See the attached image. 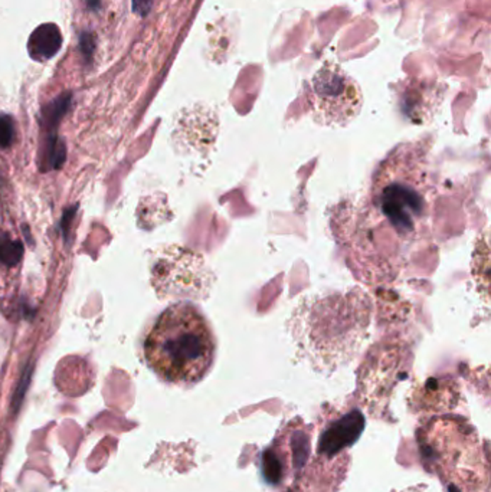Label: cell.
<instances>
[{
    "label": "cell",
    "mask_w": 491,
    "mask_h": 492,
    "mask_svg": "<svg viewBox=\"0 0 491 492\" xmlns=\"http://www.w3.org/2000/svg\"><path fill=\"white\" fill-rule=\"evenodd\" d=\"M87 5L92 9V11H98L101 5V0H85Z\"/></svg>",
    "instance_id": "30bf717a"
},
{
    "label": "cell",
    "mask_w": 491,
    "mask_h": 492,
    "mask_svg": "<svg viewBox=\"0 0 491 492\" xmlns=\"http://www.w3.org/2000/svg\"><path fill=\"white\" fill-rule=\"evenodd\" d=\"M15 137V127L12 117L4 114L0 116V147H9Z\"/></svg>",
    "instance_id": "52a82bcc"
},
{
    "label": "cell",
    "mask_w": 491,
    "mask_h": 492,
    "mask_svg": "<svg viewBox=\"0 0 491 492\" xmlns=\"http://www.w3.org/2000/svg\"><path fill=\"white\" fill-rule=\"evenodd\" d=\"M62 35L55 23H43L38 26L28 42L29 55L36 61L54 58L61 49Z\"/></svg>",
    "instance_id": "5b68a950"
},
{
    "label": "cell",
    "mask_w": 491,
    "mask_h": 492,
    "mask_svg": "<svg viewBox=\"0 0 491 492\" xmlns=\"http://www.w3.org/2000/svg\"><path fill=\"white\" fill-rule=\"evenodd\" d=\"M307 89L311 114L320 124L346 125L360 113L363 95L359 84L334 62L323 64Z\"/></svg>",
    "instance_id": "3957f363"
},
{
    "label": "cell",
    "mask_w": 491,
    "mask_h": 492,
    "mask_svg": "<svg viewBox=\"0 0 491 492\" xmlns=\"http://www.w3.org/2000/svg\"><path fill=\"white\" fill-rule=\"evenodd\" d=\"M79 46H81V51L84 54V57L89 61L92 54H94V49H95V38L91 32H84L81 36H79Z\"/></svg>",
    "instance_id": "ba28073f"
},
{
    "label": "cell",
    "mask_w": 491,
    "mask_h": 492,
    "mask_svg": "<svg viewBox=\"0 0 491 492\" xmlns=\"http://www.w3.org/2000/svg\"><path fill=\"white\" fill-rule=\"evenodd\" d=\"M23 248L19 242H13L6 236H0V261L6 265H13L21 261Z\"/></svg>",
    "instance_id": "8992f818"
},
{
    "label": "cell",
    "mask_w": 491,
    "mask_h": 492,
    "mask_svg": "<svg viewBox=\"0 0 491 492\" xmlns=\"http://www.w3.org/2000/svg\"><path fill=\"white\" fill-rule=\"evenodd\" d=\"M365 427L363 416L356 410L348 416L341 418L333 426H330L320 439V452L326 455H334L343 448L352 445L359 437Z\"/></svg>",
    "instance_id": "277c9868"
},
{
    "label": "cell",
    "mask_w": 491,
    "mask_h": 492,
    "mask_svg": "<svg viewBox=\"0 0 491 492\" xmlns=\"http://www.w3.org/2000/svg\"><path fill=\"white\" fill-rule=\"evenodd\" d=\"M424 172L411 156H395L380 170L375 186V205L399 235H414L426 211Z\"/></svg>",
    "instance_id": "7a4b0ae2"
},
{
    "label": "cell",
    "mask_w": 491,
    "mask_h": 492,
    "mask_svg": "<svg viewBox=\"0 0 491 492\" xmlns=\"http://www.w3.org/2000/svg\"><path fill=\"white\" fill-rule=\"evenodd\" d=\"M152 0H133V12L140 16H145L152 9Z\"/></svg>",
    "instance_id": "9c48e42d"
},
{
    "label": "cell",
    "mask_w": 491,
    "mask_h": 492,
    "mask_svg": "<svg viewBox=\"0 0 491 492\" xmlns=\"http://www.w3.org/2000/svg\"><path fill=\"white\" fill-rule=\"evenodd\" d=\"M215 341L208 321L190 304H175L156 320L144 341V357L165 381L193 384L211 369Z\"/></svg>",
    "instance_id": "6da1fadb"
}]
</instances>
